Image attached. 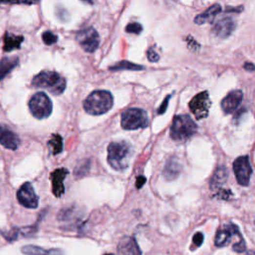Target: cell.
Here are the masks:
<instances>
[{
	"instance_id": "4fadbf2b",
	"label": "cell",
	"mask_w": 255,
	"mask_h": 255,
	"mask_svg": "<svg viewBox=\"0 0 255 255\" xmlns=\"http://www.w3.org/2000/svg\"><path fill=\"white\" fill-rule=\"evenodd\" d=\"M0 144L8 150L16 151L19 147L20 139L9 128L0 125Z\"/></svg>"
},
{
	"instance_id": "484cf974",
	"label": "cell",
	"mask_w": 255,
	"mask_h": 255,
	"mask_svg": "<svg viewBox=\"0 0 255 255\" xmlns=\"http://www.w3.org/2000/svg\"><path fill=\"white\" fill-rule=\"evenodd\" d=\"M42 39H43V41H44V43L46 45L50 46V45H53V44H55L56 42H57L58 37H57V35H55L51 31H45L42 34Z\"/></svg>"
},
{
	"instance_id": "52a82bcc",
	"label": "cell",
	"mask_w": 255,
	"mask_h": 255,
	"mask_svg": "<svg viewBox=\"0 0 255 255\" xmlns=\"http://www.w3.org/2000/svg\"><path fill=\"white\" fill-rule=\"evenodd\" d=\"M189 110L197 120H203L209 116V109L211 107V101L209 93L202 92L194 96L189 102Z\"/></svg>"
},
{
	"instance_id": "83f0119b",
	"label": "cell",
	"mask_w": 255,
	"mask_h": 255,
	"mask_svg": "<svg viewBox=\"0 0 255 255\" xmlns=\"http://www.w3.org/2000/svg\"><path fill=\"white\" fill-rule=\"evenodd\" d=\"M204 240H205L204 234L202 232H196L192 237V247H191V249L201 247L204 243Z\"/></svg>"
},
{
	"instance_id": "1f68e13d",
	"label": "cell",
	"mask_w": 255,
	"mask_h": 255,
	"mask_svg": "<svg viewBox=\"0 0 255 255\" xmlns=\"http://www.w3.org/2000/svg\"><path fill=\"white\" fill-rule=\"evenodd\" d=\"M145 183H146V178H144V177H141V176H139V177H138V179H137V187L138 188H140L141 186H143L144 185H145Z\"/></svg>"
},
{
	"instance_id": "ba28073f",
	"label": "cell",
	"mask_w": 255,
	"mask_h": 255,
	"mask_svg": "<svg viewBox=\"0 0 255 255\" xmlns=\"http://www.w3.org/2000/svg\"><path fill=\"white\" fill-rule=\"evenodd\" d=\"M76 40L85 51L89 53L96 51L100 44V36L93 27L80 30L76 35Z\"/></svg>"
},
{
	"instance_id": "9a60e30c",
	"label": "cell",
	"mask_w": 255,
	"mask_h": 255,
	"mask_svg": "<svg viewBox=\"0 0 255 255\" xmlns=\"http://www.w3.org/2000/svg\"><path fill=\"white\" fill-rule=\"evenodd\" d=\"M68 169L62 167L54 171L51 174V181H52V188L53 193L56 197H61L65 191V186L63 182L68 175Z\"/></svg>"
},
{
	"instance_id": "f1b7e54d",
	"label": "cell",
	"mask_w": 255,
	"mask_h": 255,
	"mask_svg": "<svg viewBox=\"0 0 255 255\" xmlns=\"http://www.w3.org/2000/svg\"><path fill=\"white\" fill-rule=\"evenodd\" d=\"M147 57L150 62H158L160 60V56L156 53L155 49L151 47L147 52Z\"/></svg>"
},
{
	"instance_id": "2e32d148",
	"label": "cell",
	"mask_w": 255,
	"mask_h": 255,
	"mask_svg": "<svg viewBox=\"0 0 255 255\" xmlns=\"http://www.w3.org/2000/svg\"><path fill=\"white\" fill-rule=\"evenodd\" d=\"M119 255H141L140 248L133 236H124L118 244Z\"/></svg>"
},
{
	"instance_id": "6da1fadb",
	"label": "cell",
	"mask_w": 255,
	"mask_h": 255,
	"mask_svg": "<svg viewBox=\"0 0 255 255\" xmlns=\"http://www.w3.org/2000/svg\"><path fill=\"white\" fill-rule=\"evenodd\" d=\"M132 157L133 149L127 141H113L108 147V162L116 171L122 172L127 169Z\"/></svg>"
},
{
	"instance_id": "5b68a950",
	"label": "cell",
	"mask_w": 255,
	"mask_h": 255,
	"mask_svg": "<svg viewBox=\"0 0 255 255\" xmlns=\"http://www.w3.org/2000/svg\"><path fill=\"white\" fill-rule=\"evenodd\" d=\"M121 125L123 129L129 131L143 129L149 125V118L146 111L133 108L123 113Z\"/></svg>"
},
{
	"instance_id": "d6a6232c",
	"label": "cell",
	"mask_w": 255,
	"mask_h": 255,
	"mask_svg": "<svg viewBox=\"0 0 255 255\" xmlns=\"http://www.w3.org/2000/svg\"><path fill=\"white\" fill-rule=\"evenodd\" d=\"M244 69L246 71H254L255 70V65L252 63H245L244 64Z\"/></svg>"
},
{
	"instance_id": "4316f807",
	"label": "cell",
	"mask_w": 255,
	"mask_h": 255,
	"mask_svg": "<svg viewBox=\"0 0 255 255\" xmlns=\"http://www.w3.org/2000/svg\"><path fill=\"white\" fill-rule=\"evenodd\" d=\"M126 31L128 33H132V34H139L141 31H143V26H141L139 23L134 22V23H129L126 27Z\"/></svg>"
},
{
	"instance_id": "ac0fdd59",
	"label": "cell",
	"mask_w": 255,
	"mask_h": 255,
	"mask_svg": "<svg viewBox=\"0 0 255 255\" xmlns=\"http://www.w3.org/2000/svg\"><path fill=\"white\" fill-rule=\"evenodd\" d=\"M181 171L182 164L180 163L179 160L176 158H171L165 163V166L163 168V176L166 180L172 181L180 176Z\"/></svg>"
},
{
	"instance_id": "277c9868",
	"label": "cell",
	"mask_w": 255,
	"mask_h": 255,
	"mask_svg": "<svg viewBox=\"0 0 255 255\" xmlns=\"http://www.w3.org/2000/svg\"><path fill=\"white\" fill-rule=\"evenodd\" d=\"M197 130L196 124L189 115L176 116L171 128V137L178 141H184L191 138Z\"/></svg>"
},
{
	"instance_id": "ffe728a7",
	"label": "cell",
	"mask_w": 255,
	"mask_h": 255,
	"mask_svg": "<svg viewBox=\"0 0 255 255\" xmlns=\"http://www.w3.org/2000/svg\"><path fill=\"white\" fill-rule=\"evenodd\" d=\"M228 179H229V172L226 171V168L224 166H218L210 182V187L213 190L220 189V186L224 185V183L228 181Z\"/></svg>"
},
{
	"instance_id": "cb8c5ba5",
	"label": "cell",
	"mask_w": 255,
	"mask_h": 255,
	"mask_svg": "<svg viewBox=\"0 0 255 255\" xmlns=\"http://www.w3.org/2000/svg\"><path fill=\"white\" fill-rule=\"evenodd\" d=\"M62 143H63V140H62V138L60 135H53V137L51 138V139L48 143V145L52 149L53 155H57L62 152V150H63Z\"/></svg>"
},
{
	"instance_id": "5bb4252c",
	"label": "cell",
	"mask_w": 255,
	"mask_h": 255,
	"mask_svg": "<svg viewBox=\"0 0 255 255\" xmlns=\"http://www.w3.org/2000/svg\"><path fill=\"white\" fill-rule=\"evenodd\" d=\"M235 22L231 17H225L219 20L213 27L212 33L218 38H228L235 29Z\"/></svg>"
},
{
	"instance_id": "7a4b0ae2",
	"label": "cell",
	"mask_w": 255,
	"mask_h": 255,
	"mask_svg": "<svg viewBox=\"0 0 255 255\" xmlns=\"http://www.w3.org/2000/svg\"><path fill=\"white\" fill-rule=\"evenodd\" d=\"M114 104V99L110 92L98 90L91 93L84 101V109L88 114L99 116L110 111Z\"/></svg>"
},
{
	"instance_id": "f546056e",
	"label": "cell",
	"mask_w": 255,
	"mask_h": 255,
	"mask_svg": "<svg viewBox=\"0 0 255 255\" xmlns=\"http://www.w3.org/2000/svg\"><path fill=\"white\" fill-rule=\"evenodd\" d=\"M232 249L235 251V252H238V253H242L246 250V244H245V241H240V242H236L233 244L232 246Z\"/></svg>"
},
{
	"instance_id": "836d02e7",
	"label": "cell",
	"mask_w": 255,
	"mask_h": 255,
	"mask_svg": "<svg viewBox=\"0 0 255 255\" xmlns=\"http://www.w3.org/2000/svg\"><path fill=\"white\" fill-rule=\"evenodd\" d=\"M236 8L237 7H228V9H226V12H240L243 9L242 6H239L238 9H236Z\"/></svg>"
},
{
	"instance_id": "9c48e42d",
	"label": "cell",
	"mask_w": 255,
	"mask_h": 255,
	"mask_svg": "<svg viewBox=\"0 0 255 255\" xmlns=\"http://www.w3.org/2000/svg\"><path fill=\"white\" fill-rule=\"evenodd\" d=\"M233 171L237 183L242 186H247L252 175V167L247 156L237 158L233 162Z\"/></svg>"
},
{
	"instance_id": "d590c367",
	"label": "cell",
	"mask_w": 255,
	"mask_h": 255,
	"mask_svg": "<svg viewBox=\"0 0 255 255\" xmlns=\"http://www.w3.org/2000/svg\"><path fill=\"white\" fill-rule=\"evenodd\" d=\"M104 255H115V254H113V253H107V254H104Z\"/></svg>"
},
{
	"instance_id": "603a6c76",
	"label": "cell",
	"mask_w": 255,
	"mask_h": 255,
	"mask_svg": "<svg viewBox=\"0 0 255 255\" xmlns=\"http://www.w3.org/2000/svg\"><path fill=\"white\" fill-rule=\"evenodd\" d=\"M145 67L140 66L129 61H121L119 63H117L116 65L110 67L111 71H120V70H135V71H139V70H144Z\"/></svg>"
},
{
	"instance_id": "d6986e66",
	"label": "cell",
	"mask_w": 255,
	"mask_h": 255,
	"mask_svg": "<svg viewBox=\"0 0 255 255\" xmlns=\"http://www.w3.org/2000/svg\"><path fill=\"white\" fill-rule=\"evenodd\" d=\"M221 12V6L219 4H213L210 7H209L204 13L198 14L194 18V22L198 25H203L206 23H211L215 16Z\"/></svg>"
},
{
	"instance_id": "30bf717a",
	"label": "cell",
	"mask_w": 255,
	"mask_h": 255,
	"mask_svg": "<svg viewBox=\"0 0 255 255\" xmlns=\"http://www.w3.org/2000/svg\"><path fill=\"white\" fill-rule=\"evenodd\" d=\"M17 200L26 209H37L39 198L30 183H25L17 191Z\"/></svg>"
},
{
	"instance_id": "d4e9b609",
	"label": "cell",
	"mask_w": 255,
	"mask_h": 255,
	"mask_svg": "<svg viewBox=\"0 0 255 255\" xmlns=\"http://www.w3.org/2000/svg\"><path fill=\"white\" fill-rule=\"evenodd\" d=\"M1 234L9 242H13V241L17 240L21 236L20 229H12V230L7 231V232H2Z\"/></svg>"
},
{
	"instance_id": "8992f818",
	"label": "cell",
	"mask_w": 255,
	"mask_h": 255,
	"mask_svg": "<svg viewBox=\"0 0 255 255\" xmlns=\"http://www.w3.org/2000/svg\"><path fill=\"white\" fill-rule=\"evenodd\" d=\"M29 110L31 114L39 120L48 118L53 110V105L50 98L45 93H36L29 101Z\"/></svg>"
},
{
	"instance_id": "7c38bea8",
	"label": "cell",
	"mask_w": 255,
	"mask_h": 255,
	"mask_svg": "<svg viewBox=\"0 0 255 255\" xmlns=\"http://www.w3.org/2000/svg\"><path fill=\"white\" fill-rule=\"evenodd\" d=\"M243 99V94L240 90H233L230 92L222 101L221 108L225 114H232V113L240 106Z\"/></svg>"
},
{
	"instance_id": "e575fe53",
	"label": "cell",
	"mask_w": 255,
	"mask_h": 255,
	"mask_svg": "<svg viewBox=\"0 0 255 255\" xmlns=\"http://www.w3.org/2000/svg\"><path fill=\"white\" fill-rule=\"evenodd\" d=\"M246 255H255V252L254 251H249V252H247Z\"/></svg>"
},
{
	"instance_id": "44dd1931",
	"label": "cell",
	"mask_w": 255,
	"mask_h": 255,
	"mask_svg": "<svg viewBox=\"0 0 255 255\" xmlns=\"http://www.w3.org/2000/svg\"><path fill=\"white\" fill-rule=\"evenodd\" d=\"M18 58L5 57L0 62V81L5 78L18 64Z\"/></svg>"
},
{
	"instance_id": "8fae6325",
	"label": "cell",
	"mask_w": 255,
	"mask_h": 255,
	"mask_svg": "<svg viewBox=\"0 0 255 255\" xmlns=\"http://www.w3.org/2000/svg\"><path fill=\"white\" fill-rule=\"evenodd\" d=\"M239 232V230L236 225L231 223L229 225H225L224 228L219 229L215 234L214 243L217 247H223L228 245L232 239Z\"/></svg>"
},
{
	"instance_id": "4dcf8cb0",
	"label": "cell",
	"mask_w": 255,
	"mask_h": 255,
	"mask_svg": "<svg viewBox=\"0 0 255 255\" xmlns=\"http://www.w3.org/2000/svg\"><path fill=\"white\" fill-rule=\"evenodd\" d=\"M171 97H172V95H168L165 99H164V101L162 102V106L159 108V110H158V113L160 115H162V114H163V113H165V111H166V108H167V105H168V100L171 99Z\"/></svg>"
},
{
	"instance_id": "3957f363",
	"label": "cell",
	"mask_w": 255,
	"mask_h": 255,
	"mask_svg": "<svg viewBox=\"0 0 255 255\" xmlns=\"http://www.w3.org/2000/svg\"><path fill=\"white\" fill-rule=\"evenodd\" d=\"M32 85L36 88L47 89L53 95L59 96L65 91L66 80L57 72L44 71L33 78Z\"/></svg>"
},
{
	"instance_id": "7402d4cb",
	"label": "cell",
	"mask_w": 255,
	"mask_h": 255,
	"mask_svg": "<svg viewBox=\"0 0 255 255\" xmlns=\"http://www.w3.org/2000/svg\"><path fill=\"white\" fill-rule=\"evenodd\" d=\"M22 42H23L22 36H16L10 33H6L4 37V51L10 52L14 49H19Z\"/></svg>"
},
{
	"instance_id": "e0dca14e",
	"label": "cell",
	"mask_w": 255,
	"mask_h": 255,
	"mask_svg": "<svg viewBox=\"0 0 255 255\" xmlns=\"http://www.w3.org/2000/svg\"><path fill=\"white\" fill-rule=\"evenodd\" d=\"M21 251L25 255H64V252L61 249H44L36 245H24L21 248Z\"/></svg>"
}]
</instances>
